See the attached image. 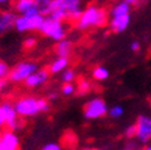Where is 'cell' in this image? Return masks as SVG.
I'll return each instance as SVG.
<instances>
[{"label": "cell", "mask_w": 151, "mask_h": 150, "mask_svg": "<svg viewBox=\"0 0 151 150\" xmlns=\"http://www.w3.org/2000/svg\"><path fill=\"white\" fill-rule=\"evenodd\" d=\"M10 72H11V69H10L9 64L3 61V60H0V81L9 79Z\"/></svg>", "instance_id": "obj_19"}, {"label": "cell", "mask_w": 151, "mask_h": 150, "mask_svg": "<svg viewBox=\"0 0 151 150\" xmlns=\"http://www.w3.org/2000/svg\"><path fill=\"white\" fill-rule=\"evenodd\" d=\"M49 99H50V100H54V99H56V95H54V94H50V95H49Z\"/></svg>", "instance_id": "obj_30"}, {"label": "cell", "mask_w": 151, "mask_h": 150, "mask_svg": "<svg viewBox=\"0 0 151 150\" xmlns=\"http://www.w3.org/2000/svg\"><path fill=\"white\" fill-rule=\"evenodd\" d=\"M49 79V71L48 69H39L34 74L24 82V85L27 88L30 89H35V88H39L43 84H46Z\"/></svg>", "instance_id": "obj_10"}, {"label": "cell", "mask_w": 151, "mask_h": 150, "mask_svg": "<svg viewBox=\"0 0 151 150\" xmlns=\"http://www.w3.org/2000/svg\"><path fill=\"white\" fill-rule=\"evenodd\" d=\"M132 6L126 1H120L116 3L115 5H113L111 9L109 10V16L110 18H115V17H124V16H129Z\"/></svg>", "instance_id": "obj_13"}, {"label": "cell", "mask_w": 151, "mask_h": 150, "mask_svg": "<svg viewBox=\"0 0 151 150\" xmlns=\"http://www.w3.org/2000/svg\"><path fill=\"white\" fill-rule=\"evenodd\" d=\"M136 132H137L136 125H129V126L126 128V131H125V135H126V137L132 138V137H136Z\"/></svg>", "instance_id": "obj_25"}, {"label": "cell", "mask_w": 151, "mask_h": 150, "mask_svg": "<svg viewBox=\"0 0 151 150\" xmlns=\"http://www.w3.org/2000/svg\"><path fill=\"white\" fill-rule=\"evenodd\" d=\"M17 17V13L11 10L0 11V35H4L9 32L12 28H14Z\"/></svg>", "instance_id": "obj_11"}, {"label": "cell", "mask_w": 151, "mask_h": 150, "mask_svg": "<svg viewBox=\"0 0 151 150\" xmlns=\"http://www.w3.org/2000/svg\"><path fill=\"white\" fill-rule=\"evenodd\" d=\"M0 119L5 124L6 128L10 131H13V132L21 130L24 126L23 119L18 117L14 106L9 101L0 103Z\"/></svg>", "instance_id": "obj_3"}, {"label": "cell", "mask_w": 151, "mask_h": 150, "mask_svg": "<svg viewBox=\"0 0 151 150\" xmlns=\"http://www.w3.org/2000/svg\"><path fill=\"white\" fill-rule=\"evenodd\" d=\"M91 88H92V85H91V83L88 81V79H82V81H79V83H78V87H77V89H78V92L79 94H88L90 90H91Z\"/></svg>", "instance_id": "obj_20"}, {"label": "cell", "mask_w": 151, "mask_h": 150, "mask_svg": "<svg viewBox=\"0 0 151 150\" xmlns=\"http://www.w3.org/2000/svg\"><path fill=\"white\" fill-rule=\"evenodd\" d=\"M131 49H132V52H138L140 49V43L138 41H133L131 43Z\"/></svg>", "instance_id": "obj_26"}, {"label": "cell", "mask_w": 151, "mask_h": 150, "mask_svg": "<svg viewBox=\"0 0 151 150\" xmlns=\"http://www.w3.org/2000/svg\"><path fill=\"white\" fill-rule=\"evenodd\" d=\"M108 21V12L104 7L91 4L83 10L79 19L76 22V27L79 30H86L90 28L103 27Z\"/></svg>", "instance_id": "obj_2"}, {"label": "cell", "mask_w": 151, "mask_h": 150, "mask_svg": "<svg viewBox=\"0 0 151 150\" xmlns=\"http://www.w3.org/2000/svg\"><path fill=\"white\" fill-rule=\"evenodd\" d=\"M144 150H151V143H150V144H149V145H147V146H146Z\"/></svg>", "instance_id": "obj_31"}, {"label": "cell", "mask_w": 151, "mask_h": 150, "mask_svg": "<svg viewBox=\"0 0 151 150\" xmlns=\"http://www.w3.org/2000/svg\"><path fill=\"white\" fill-rule=\"evenodd\" d=\"M83 113H84V117L89 120L100 119L108 113V107L104 100L100 97H95L89 100L85 103L83 108Z\"/></svg>", "instance_id": "obj_6"}, {"label": "cell", "mask_w": 151, "mask_h": 150, "mask_svg": "<svg viewBox=\"0 0 151 150\" xmlns=\"http://www.w3.org/2000/svg\"><path fill=\"white\" fill-rule=\"evenodd\" d=\"M7 84V81H0V92H1Z\"/></svg>", "instance_id": "obj_27"}, {"label": "cell", "mask_w": 151, "mask_h": 150, "mask_svg": "<svg viewBox=\"0 0 151 150\" xmlns=\"http://www.w3.org/2000/svg\"><path fill=\"white\" fill-rule=\"evenodd\" d=\"M150 106H151V99H150Z\"/></svg>", "instance_id": "obj_32"}, {"label": "cell", "mask_w": 151, "mask_h": 150, "mask_svg": "<svg viewBox=\"0 0 151 150\" xmlns=\"http://www.w3.org/2000/svg\"><path fill=\"white\" fill-rule=\"evenodd\" d=\"M76 79V72L72 69H67L61 74V81L64 84H72V82Z\"/></svg>", "instance_id": "obj_18"}, {"label": "cell", "mask_w": 151, "mask_h": 150, "mask_svg": "<svg viewBox=\"0 0 151 150\" xmlns=\"http://www.w3.org/2000/svg\"><path fill=\"white\" fill-rule=\"evenodd\" d=\"M131 22V17L129 16H124V17H115V18H110L109 27L110 30L114 32H122L125 31Z\"/></svg>", "instance_id": "obj_12"}, {"label": "cell", "mask_w": 151, "mask_h": 150, "mask_svg": "<svg viewBox=\"0 0 151 150\" xmlns=\"http://www.w3.org/2000/svg\"><path fill=\"white\" fill-rule=\"evenodd\" d=\"M37 70H39V65L35 61L30 60H24L18 63L13 69H11L9 79L12 83H24L31 74H34Z\"/></svg>", "instance_id": "obj_4"}, {"label": "cell", "mask_w": 151, "mask_h": 150, "mask_svg": "<svg viewBox=\"0 0 151 150\" xmlns=\"http://www.w3.org/2000/svg\"><path fill=\"white\" fill-rule=\"evenodd\" d=\"M10 1H6V0H0V6L1 5H10Z\"/></svg>", "instance_id": "obj_28"}, {"label": "cell", "mask_w": 151, "mask_h": 150, "mask_svg": "<svg viewBox=\"0 0 151 150\" xmlns=\"http://www.w3.org/2000/svg\"><path fill=\"white\" fill-rule=\"evenodd\" d=\"M35 5L36 0H18L13 3V9L19 16H25Z\"/></svg>", "instance_id": "obj_15"}, {"label": "cell", "mask_w": 151, "mask_h": 150, "mask_svg": "<svg viewBox=\"0 0 151 150\" xmlns=\"http://www.w3.org/2000/svg\"><path fill=\"white\" fill-rule=\"evenodd\" d=\"M39 31L46 37H49V39L56 42L65 40V37H66V29L63 22L54 21L49 17H45V21Z\"/></svg>", "instance_id": "obj_5"}, {"label": "cell", "mask_w": 151, "mask_h": 150, "mask_svg": "<svg viewBox=\"0 0 151 150\" xmlns=\"http://www.w3.org/2000/svg\"><path fill=\"white\" fill-rule=\"evenodd\" d=\"M109 70L104 66H97L92 70V77L95 78L96 81H100V82H103L106 79L109 78Z\"/></svg>", "instance_id": "obj_17"}, {"label": "cell", "mask_w": 151, "mask_h": 150, "mask_svg": "<svg viewBox=\"0 0 151 150\" xmlns=\"http://www.w3.org/2000/svg\"><path fill=\"white\" fill-rule=\"evenodd\" d=\"M108 114L110 115V118L113 119H118L120 117H122L124 114V108L121 106H113L111 108L108 109Z\"/></svg>", "instance_id": "obj_21"}, {"label": "cell", "mask_w": 151, "mask_h": 150, "mask_svg": "<svg viewBox=\"0 0 151 150\" xmlns=\"http://www.w3.org/2000/svg\"><path fill=\"white\" fill-rule=\"evenodd\" d=\"M68 64H70L68 58H56L50 63L48 71H49V73H53V74L60 73V72L63 73L65 70H67Z\"/></svg>", "instance_id": "obj_16"}, {"label": "cell", "mask_w": 151, "mask_h": 150, "mask_svg": "<svg viewBox=\"0 0 151 150\" xmlns=\"http://www.w3.org/2000/svg\"><path fill=\"white\" fill-rule=\"evenodd\" d=\"M136 137L139 142L146 143L151 141V117L149 115H140L136 121Z\"/></svg>", "instance_id": "obj_8"}, {"label": "cell", "mask_w": 151, "mask_h": 150, "mask_svg": "<svg viewBox=\"0 0 151 150\" xmlns=\"http://www.w3.org/2000/svg\"><path fill=\"white\" fill-rule=\"evenodd\" d=\"M21 141L16 132L7 128L0 131V150H19Z\"/></svg>", "instance_id": "obj_9"}, {"label": "cell", "mask_w": 151, "mask_h": 150, "mask_svg": "<svg viewBox=\"0 0 151 150\" xmlns=\"http://www.w3.org/2000/svg\"><path fill=\"white\" fill-rule=\"evenodd\" d=\"M41 150H63V148L58 143L50 142V143H47L46 145H43Z\"/></svg>", "instance_id": "obj_24"}, {"label": "cell", "mask_w": 151, "mask_h": 150, "mask_svg": "<svg viewBox=\"0 0 151 150\" xmlns=\"http://www.w3.org/2000/svg\"><path fill=\"white\" fill-rule=\"evenodd\" d=\"M76 92V87L73 84H64L61 87V94L65 96H71Z\"/></svg>", "instance_id": "obj_22"}, {"label": "cell", "mask_w": 151, "mask_h": 150, "mask_svg": "<svg viewBox=\"0 0 151 150\" xmlns=\"http://www.w3.org/2000/svg\"><path fill=\"white\" fill-rule=\"evenodd\" d=\"M36 43H37L36 37H34V36H29V37H27V39L24 40L23 46H24L27 49H30V48L35 47V46H36Z\"/></svg>", "instance_id": "obj_23"}, {"label": "cell", "mask_w": 151, "mask_h": 150, "mask_svg": "<svg viewBox=\"0 0 151 150\" xmlns=\"http://www.w3.org/2000/svg\"><path fill=\"white\" fill-rule=\"evenodd\" d=\"M14 109L19 118H32L49 110V102L46 99L35 96H23L14 102Z\"/></svg>", "instance_id": "obj_1"}, {"label": "cell", "mask_w": 151, "mask_h": 150, "mask_svg": "<svg viewBox=\"0 0 151 150\" xmlns=\"http://www.w3.org/2000/svg\"><path fill=\"white\" fill-rule=\"evenodd\" d=\"M72 50H73V45L71 41H68L66 39L56 42V45L54 47V52L58 55V58H68Z\"/></svg>", "instance_id": "obj_14"}, {"label": "cell", "mask_w": 151, "mask_h": 150, "mask_svg": "<svg viewBox=\"0 0 151 150\" xmlns=\"http://www.w3.org/2000/svg\"><path fill=\"white\" fill-rule=\"evenodd\" d=\"M5 126V124L3 123V120L1 119H0V131H3V127Z\"/></svg>", "instance_id": "obj_29"}, {"label": "cell", "mask_w": 151, "mask_h": 150, "mask_svg": "<svg viewBox=\"0 0 151 150\" xmlns=\"http://www.w3.org/2000/svg\"><path fill=\"white\" fill-rule=\"evenodd\" d=\"M45 21V17L42 14L39 16H18L16 23H14V29L19 32H27V31H35L40 30L42 23Z\"/></svg>", "instance_id": "obj_7"}]
</instances>
